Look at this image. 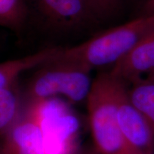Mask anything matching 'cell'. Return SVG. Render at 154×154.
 I'll return each mask as SVG.
<instances>
[{
  "label": "cell",
  "instance_id": "obj_4",
  "mask_svg": "<svg viewBox=\"0 0 154 154\" xmlns=\"http://www.w3.org/2000/svg\"><path fill=\"white\" fill-rule=\"evenodd\" d=\"M34 106L43 131L46 154H78V119L57 98L29 103Z\"/></svg>",
  "mask_w": 154,
  "mask_h": 154
},
{
  "label": "cell",
  "instance_id": "obj_8",
  "mask_svg": "<svg viewBox=\"0 0 154 154\" xmlns=\"http://www.w3.org/2000/svg\"><path fill=\"white\" fill-rule=\"evenodd\" d=\"M110 72L128 84L136 79L154 73V28L116 63Z\"/></svg>",
  "mask_w": 154,
  "mask_h": 154
},
{
  "label": "cell",
  "instance_id": "obj_11",
  "mask_svg": "<svg viewBox=\"0 0 154 154\" xmlns=\"http://www.w3.org/2000/svg\"><path fill=\"white\" fill-rule=\"evenodd\" d=\"M20 115V91L16 82L0 90V142Z\"/></svg>",
  "mask_w": 154,
  "mask_h": 154
},
{
  "label": "cell",
  "instance_id": "obj_5",
  "mask_svg": "<svg viewBox=\"0 0 154 154\" xmlns=\"http://www.w3.org/2000/svg\"><path fill=\"white\" fill-rule=\"evenodd\" d=\"M42 24L54 32L83 29L99 20L91 0H30Z\"/></svg>",
  "mask_w": 154,
  "mask_h": 154
},
{
  "label": "cell",
  "instance_id": "obj_12",
  "mask_svg": "<svg viewBox=\"0 0 154 154\" xmlns=\"http://www.w3.org/2000/svg\"><path fill=\"white\" fill-rule=\"evenodd\" d=\"M29 14L26 0H0V26L20 32Z\"/></svg>",
  "mask_w": 154,
  "mask_h": 154
},
{
  "label": "cell",
  "instance_id": "obj_16",
  "mask_svg": "<svg viewBox=\"0 0 154 154\" xmlns=\"http://www.w3.org/2000/svg\"><path fill=\"white\" fill-rule=\"evenodd\" d=\"M0 154H2V152H1V150H0Z\"/></svg>",
  "mask_w": 154,
  "mask_h": 154
},
{
  "label": "cell",
  "instance_id": "obj_10",
  "mask_svg": "<svg viewBox=\"0 0 154 154\" xmlns=\"http://www.w3.org/2000/svg\"><path fill=\"white\" fill-rule=\"evenodd\" d=\"M128 96L154 130V73L136 79L128 84Z\"/></svg>",
  "mask_w": 154,
  "mask_h": 154
},
{
  "label": "cell",
  "instance_id": "obj_15",
  "mask_svg": "<svg viewBox=\"0 0 154 154\" xmlns=\"http://www.w3.org/2000/svg\"><path fill=\"white\" fill-rule=\"evenodd\" d=\"M78 154H99L98 153L97 151L95 149V148H91V149H88L85 151H83L82 152H79V153Z\"/></svg>",
  "mask_w": 154,
  "mask_h": 154
},
{
  "label": "cell",
  "instance_id": "obj_13",
  "mask_svg": "<svg viewBox=\"0 0 154 154\" xmlns=\"http://www.w3.org/2000/svg\"><path fill=\"white\" fill-rule=\"evenodd\" d=\"M91 2L99 20L116 16L122 5V0H91Z\"/></svg>",
  "mask_w": 154,
  "mask_h": 154
},
{
  "label": "cell",
  "instance_id": "obj_7",
  "mask_svg": "<svg viewBox=\"0 0 154 154\" xmlns=\"http://www.w3.org/2000/svg\"><path fill=\"white\" fill-rule=\"evenodd\" d=\"M118 123L127 154H154V130L131 104L128 88L119 103Z\"/></svg>",
  "mask_w": 154,
  "mask_h": 154
},
{
  "label": "cell",
  "instance_id": "obj_6",
  "mask_svg": "<svg viewBox=\"0 0 154 154\" xmlns=\"http://www.w3.org/2000/svg\"><path fill=\"white\" fill-rule=\"evenodd\" d=\"M2 154H46L44 134L34 106L29 104L24 113L0 142Z\"/></svg>",
  "mask_w": 154,
  "mask_h": 154
},
{
  "label": "cell",
  "instance_id": "obj_9",
  "mask_svg": "<svg viewBox=\"0 0 154 154\" xmlns=\"http://www.w3.org/2000/svg\"><path fill=\"white\" fill-rule=\"evenodd\" d=\"M62 47H52L26 57L0 63V90L17 82L22 73L39 68L57 57Z\"/></svg>",
  "mask_w": 154,
  "mask_h": 154
},
{
  "label": "cell",
  "instance_id": "obj_14",
  "mask_svg": "<svg viewBox=\"0 0 154 154\" xmlns=\"http://www.w3.org/2000/svg\"><path fill=\"white\" fill-rule=\"evenodd\" d=\"M154 14V0H145L140 15Z\"/></svg>",
  "mask_w": 154,
  "mask_h": 154
},
{
  "label": "cell",
  "instance_id": "obj_3",
  "mask_svg": "<svg viewBox=\"0 0 154 154\" xmlns=\"http://www.w3.org/2000/svg\"><path fill=\"white\" fill-rule=\"evenodd\" d=\"M52 60L40 66L29 83L26 90L29 103L57 96L72 103L86 101L94 81L91 72Z\"/></svg>",
  "mask_w": 154,
  "mask_h": 154
},
{
  "label": "cell",
  "instance_id": "obj_2",
  "mask_svg": "<svg viewBox=\"0 0 154 154\" xmlns=\"http://www.w3.org/2000/svg\"><path fill=\"white\" fill-rule=\"evenodd\" d=\"M128 84L110 72L94 79L86 103L95 149L99 154H127L119 129L118 109Z\"/></svg>",
  "mask_w": 154,
  "mask_h": 154
},
{
  "label": "cell",
  "instance_id": "obj_1",
  "mask_svg": "<svg viewBox=\"0 0 154 154\" xmlns=\"http://www.w3.org/2000/svg\"><path fill=\"white\" fill-rule=\"evenodd\" d=\"M153 28L154 14L140 15L130 22L103 31L78 45L61 48L52 61L89 72L108 66L113 67Z\"/></svg>",
  "mask_w": 154,
  "mask_h": 154
}]
</instances>
